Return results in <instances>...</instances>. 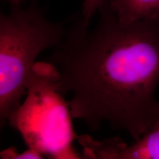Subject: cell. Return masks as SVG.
Instances as JSON below:
<instances>
[{"label": "cell", "instance_id": "cell-1", "mask_svg": "<svg viewBox=\"0 0 159 159\" xmlns=\"http://www.w3.org/2000/svg\"><path fill=\"white\" fill-rule=\"evenodd\" d=\"M92 29L80 17L47 61L72 118L139 140L159 116V19L124 24L105 4Z\"/></svg>", "mask_w": 159, "mask_h": 159}, {"label": "cell", "instance_id": "cell-2", "mask_svg": "<svg viewBox=\"0 0 159 159\" xmlns=\"http://www.w3.org/2000/svg\"><path fill=\"white\" fill-rule=\"evenodd\" d=\"M66 30L53 22L36 5H13L0 16V122L1 128L19 108L42 52L63 41Z\"/></svg>", "mask_w": 159, "mask_h": 159}, {"label": "cell", "instance_id": "cell-3", "mask_svg": "<svg viewBox=\"0 0 159 159\" xmlns=\"http://www.w3.org/2000/svg\"><path fill=\"white\" fill-rule=\"evenodd\" d=\"M55 70L47 62L36 63L26 98L8 122L27 148L51 158H83L73 148L78 138L70 109L55 83Z\"/></svg>", "mask_w": 159, "mask_h": 159}, {"label": "cell", "instance_id": "cell-4", "mask_svg": "<svg viewBox=\"0 0 159 159\" xmlns=\"http://www.w3.org/2000/svg\"><path fill=\"white\" fill-rule=\"evenodd\" d=\"M84 158L159 159V116L139 140L128 145L118 137L95 140L89 135L79 136Z\"/></svg>", "mask_w": 159, "mask_h": 159}, {"label": "cell", "instance_id": "cell-5", "mask_svg": "<svg viewBox=\"0 0 159 159\" xmlns=\"http://www.w3.org/2000/svg\"><path fill=\"white\" fill-rule=\"evenodd\" d=\"M108 5L124 24L159 19V0H111Z\"/></svg>", "mask_w": 159, "mask_h": 159}, {"label": "cell", "instance_id": "cell-6", "mask_svg": "<svg viewBox=\"0 0 159 159\" xmlns=\"http://www.w3.org/2000/svg\"><path fill=\"white\" fill-rule=\"evenodd\" d=\"M0 158L5 159H23V158H43L42 153L33 148H27L22 152H18L15 148H9L2 151Z\"/></svg>", "mask_w": 159, "mask_h": 159}, {"label": "cell", "instance_id": "cell-7", "mask_svg": "<svg viewBox=\"0 0 159 159\" xmlns=\"http://www.w3.org/2000/svg\"><path fill=\"white\" fill-rule=\"evenodd\" d=\"M110 1L111 0H84L81 17L87 22L90 23L91 19L95 13Z\"/></svg>", "mask_w": 159, "mask_h": 159}]
</instances>
